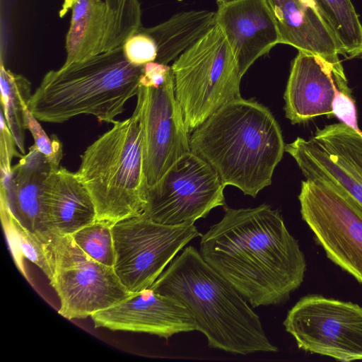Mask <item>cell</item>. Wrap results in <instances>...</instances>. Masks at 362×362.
<instances>
[{
	"instance_id": "6da1fadb",
	"label": "cell",
	"mask_w": 362,
	"mask_h": 362,
	"mask_svg": "<svg viewBox=\"0 0 362 362\" xmlns=\"http://www.w3.org/2000/svg\"><path fill=\"white\" fill-rule=\"evenodd\" d=\"M199 253L252 308L286 302L302 284L305 257L278 210L226 208L201 235Z\"/></svg>"
},
{
	"instance_id": "7a4b0ae2",
	"label": "cell",
	"mask_w": 362,
	"mask_h": 362,
	"mask_svg": "<svg viewBox=\"0 0 362 362\" xmlns=\"http://www.w3.org/2000/svg\"><path fill=\"white\" fill-rule=\"evenodd\" d=\"M149 288L180 301L210 348L240 355L278 351L248 302L193 246L174 258Z\"/></svg>"
},
{
	"instance_id": "3957f363",
	"label": "cell",
	"mask_w": 362,
	"mask_h": 362,
	"mask_svg": "<svg viewBox=\"0 0 362 362\" xmlns=\"http://www.w3.org/2000/svg\"><path fill=\"white\" fill-rule=\"evenodd\" d=\"M189 146L225 186L252 197L271 185L285 151L281 128L270 110L242 98L222 106L194 130Z\"/></svg>"
},
{
	"instance_id": "277c9868",
	"label": "cell",
	"mask_w": 362,
	"mask_h": 362,
	"mask_svg": "<svg viewBox=\"0 0 362 362\" xmlns=\"http://www.w3.org/2000/svg\"><path fill=\"white\" fill-rule=\"evenodd\" d=\"M144 66L126 58L122 46L48 71L28 102L41 122L62 123L79 115L114 123L136 95Z\"/></svg>"
},
{
	"instance_id": "5b68a950",
	"label": "cell",
	"mask_w": 362,
	"mask_h": 362,
	"mask_svg": "<svg viewBox=\"0 0 362 362\" xmlns=\"http://www.w3.org/2000/svg\"><path fill=\"white\" fill-rule=\"evenodd\" d=\"M112 124L81 156L76 173L93 199L96 220L113 225L141 214L146 185L138 111Z\"/></svg>"
},
{
	"instance_id": "8992f818",
	"label": "cell",
	"mask_w": 362,
	"mask_h": 362,
	"mask_svg": "<svg viewBox=\"0 0 362 362\" xmlns=\"http://www.w3.org/2000/svg\"><path fill=\"white\" fill-rule=\"evenodd\" d=\"M171 68L175 97L189 134L222 106L241 98L243 76L216 25L180 54Z\"/></svg>"
},
{
	"instance_id": "52a82bcc",
	"label": "cell",
	"mask_w": 362,
	"mask_h": 362,
	"mask_svg": "<svg viewBox=\"0 0 362 362\" xmlns=\"http://www.w3.org/2000/svg\"><path fill=\"white\" fill-rule=\"evenodd\" d=\"M53 260L49 280L60 301L58 313L68 320L83 319L129 298L113 267L84 252L71 235L51 232L45 238Z\"/></svg>"
},
{
	"instance_id": "ba28073f",
	"label": "cell",
	"mask_w": 362,
	"mask_h": 362,
	"mask_svg": "<svg viewBox=\"0 0 362 362\" xmlns=\"http://www.w3.org/2000/svg\"><path fill=\"white\" fill-rule=\"evenodd\" d=\"M225 187L215 170L189 151L146 188L141 216L165 226L194 224L213 209L225 206Z\"/></svg>"
},
{
	"instance_id": "9c48e42d",
	"label": "cell",
	"mask_w": 362,
	"mask_h": 362,
	"mask_svg": "<svg viewBox=\"0 0 362 362\" xmlns=\"http://www.w3.org/2000/svg\"><path fill=\"white\" fill-rule=\"evenodd\" d=\"M115 251L113 267L131 293L149 288L175 256L201 236L194 224L165 226L136 216L112 225Z\"/></svg>"
},
{
	"instance_id": "30bf717a",
	"label": "cell",
	"mask_w": 362,
	"mask_h": 362,
	"mask_svg": "<svg viewBox=\"0 0 362 362\" xmlns=\"http://www.w3.org/2000/svg\"><path fill=\"white\" fill-rule=\"evenodd\" d=\"M283 325L300 349L339 361L362 360V307L308 295L288 311Z\"/></svg>"
},
{
	"instance_id": "8fae6325",
	"label": "cell",
	"mask_w": 362,
	"mask_h": 362,
	"mask_svg": "<svg viewBox=\"0 0 362 362\" xmlns=\"http://www.w3.org/2000/svg\"><path fill=\"white\" fill-rule=\"evenodd\" d=\"M305 180L323 181L362 216V132L341 122L317 129L285 146Z\"/></svg>"
},
{
	"instance_id": "7c38bea8",
	"label": "cell",
	"mask_w": 362,
	"mask_h": 362,
	"mask_svg": "<svg viewBox=\"0 0 362 362\" xmlns=\"http://www.w3.org/2000/svg\"><path fill=\"white\" fill-rule=\"evenodd\" d=\"M298 200L302 218L327 257L362 284V216L319 180L302 181Z\"/></svg>"
},
{
	"instance_id": "4fadbf2b",
	"label": "cell",
	"mask_w": 362,
	"mask_h": 362,
	"mask_svg": "<svg viewBox=\"0 0 362 362\" xmlns=\"http://www.w3.org/2000/svg\"><path fill=\"white\" fill-rule=\"evenodd\" d=\"M143 132L146 187L155 185L183 155L191 151L189 136L175 94L173 70L158 87L139 85L136 94Z\"/></svg>"
},
{
	"instance_id": "5bb4252c",
	"label": "cell",
	"mask_w": 362,
	"mask_h": 362,
	"mask_svg": "<svg viewBox=\"0 0 362 362\" xmlns=\"http://www.w3.org/2000/svg\"><path fill=\"white\" fill-rule=\"evenodd\" d=\"M339 92L351 94L341 61L298 51L284 93L286 117L292 124L322 115L330 117L332 103Z\"/></svg>"
},
{
	"instance_id": "9a60e30c",
	"label": "cell",
	"mask_w": 362,
	"mask_h": 362,
	"mask_svg": "<svg viewBox=\"0 0 362 362\" xmlns=\"http://www.w3.org/2000/svg\"><path fill=\"white\" fill-rule=\"evenodd\" d=\"M95 327L144 332L168 339L196 330L194 320L178 300L148 288L91 316Z\"/></svg>"
},
{
	"instance_id": "2e32d148",
	"label": "cell",
	"mask_w": 362,
	"mask_h": 362,
	"mask_svg": "<svg viewBox=\"0 0 362 362\" xmlns=\"http://www.w3.org/2000/svg\"><path fill=\"white\" fill-rule=\"evenodd\" d=\"M216 25L224 35L242 76L279 43L267 0H228L218 4Z\"/></svg>"
},
{
	"instance_id": "e0dca14e",
	"label": "cell",
	"mask_w": 362,
	"mask_h": 362,
	"mask_svg": "<svg viewBox=\"0 0 362 362\" xmlns=\"http://www.w3.org/2000/svg\"><path fill=\"white\" fill-rule=\"evenodd\" d=\"M274 19L279 43L298 51L339 61L344 48L320 14L314 0H267Z\"/></svg>"
},
{
	"instance_id": "ac0fdd59",
	"label": "cell",
	"mask_w": 362,
	"mask_h": 362,
	"mask_svg": "<svg viewBox=\"0 0 362 362\" xmlns=\"http://www.w3.org/2000/svg\"><path fill=\"white\" fill-rule=\"evenodd\" d=\"M42 206L49 232L72 235L96 220L93 199L76 173L52 168L42 193Z\"/></svg>"
},
{
	"instance_id": "d6986e66",
	"label": "cell",
	"mask_w": 362,
	"mask_h": 362,
	"mask_svg": "<svg viewBox=\"0 0 362 362\" xmlns=\"http://www.w3.org/2000/svg\"><path fill=\"white\" fill-rule=\"evenodd\" d=\"M52 170L44 155L34 144L27 154L12 167L10 179L1 181L14 216L28 229L45 238L51 233L45 225L42 193Z\"/></svg>"
},
{
	"instance_id": "ffe728a7",
	"label": "cell",
	"mask_w": 362,
	"mask_h": 362,
	"mask_svg": "<svg viewBox=\"0 0 362 362\" xmlns=\"http://www.w3.org/2000/svg\"><path fill=\"white\" fill-rule=\"evenodd\" d=\"M69 11L71 15L63 66L105 52L107 33V8L104 1L63 0L59 16Z\"/></svg>"
},
{
	"instance_id": "44dd1931",
	"label": "cell",
	"mask_w": 362,
	"mask_h": 362,
	"mask_svg": "<svg viewBox=\"0 0 362 362\" xmlns=\"http://www.w3.org/2000/svg\"><path fill=\"white\" fill-rule=\"evenodd\" d=\"M216 25V13L208 10L175 13L167 21L142 30L157 48L156 62L168 65Z\"/></svg>"
},
{
	"instance_id": "7402d4cb",
	"label": "cell",
	"mask_w": 362,
	"mask_h": 362,
	"mask_svg": "<svg viewBox=\"0 0 362 362\" xmlns=\"http://www.w3.org/2000/svg\"><path fill=\"white\" fill-rule=\"evenodd\" d=\"M1 217L16 260L20 267L25 257L37 266L49 280L54 273L49 246L36 233L25 227L12 212L5 190L1 188Z\"/></svg>"
},
{
	"instance_id": "603a6c76",
	"label": "cell",
	"mask_w": 362,
	"mask_h": 362,
	"mask_svg": "<svg viewBox=\"0 0 362 362\" xmlns=\"http://www.w3.org/2000/svg\"><path fill=\"white\" fill-rule=\"evenodd\" d=\"M1 110L18 149L25 155V108L32 95L30 83L24 76L6 69L1 63Z\"/></svg>"
},
{
	"instance_id": "cb8c5ba5",
	"label": "cell",
	"mask_w": 362,
	"mask_h": 362,
	"mask_svg": "<svg viewBox=\"0 0 362 362\" xmlns=\"http://www.w3.org/2000/svg\"><path fill=\"white\" fill-rule=\"evenodd\" d=\"M320 14L340 41L346 56L362 54V24L351 0H314Z\"/></svg>"
},
{
	"instance_id": "d4e9b609",
	"label": "cell",
	"mask_w": 362,
	"mask_h": 362,
	"mask_svg": "<svg viewBox=\"0 0 362 362\" xmlns=\"http://www.w3.org/2000/svg\"><path fill=\"white\" fill-rule=\"evenodd\" d=\"M107 8V33L105 52L122 46L141 27L139 0H104Z\"/></svg>"
},
{
	"instance_id": "484cf974",
	"label": "cell",
	"mask_w": 362,
	"mask_h": 362,
	"mask_svg": "<svg viewBox=\"0 0 362 362\" xmlns=\"http://www.w3.org/2000/svg\"><path fill=\"white\" fill-rule=\"evenodd\" d=\"M112 224L95 220L73 233L76 245L95 261L113 267L115 251L112 235Z\"/></svg>"
},
{
	"instance_id": "4316f807",
	"label": "cell",
	"mask_w": 362,
	"mask_h": 362,
	"mask_svg": "<svg viewBox=\"0 0 362 362\" xmlns=\"http://www.w3.org/2000/svg\"><path fill=\"white\" fill-rule=\"evenodd\" d=\"M24 119L25 128L31 133L37 149L46 158L52 168H59L62 159L63 150L62 143L57 136H47L38 122L39 120L28 110V106L25 108Z\"/></svg>"
},
{
	"instance_id": "83f0119b",
	"label": "cell",
	"mask_w": 362,
	"mask_h": 362,
	"mask_svg": "<svg viewBox=\"0 0 362 362\" xmlns=\"http://www.w3.org/2000/svg\"><path fill=\"white\" fill-rule=\"evenodd\" d=\"M123 52L129 62L144 66L156 62L157 48L153 38L142 30V27L130 35L122 45Z\"/></svg>"
},
{
	"instance_id": "f1b7e54d",
	"label": "cell",
	"mask_w": 362,
	"mask_h": 362,
	"mask_svg": "<svg viewBox=\"0 0 362 362\" xmlns=\"http://www.w3.org/2000/svg\"><path fill=\"white\" fill-rule=\"evenodd\" d=\"M0 133V167L1 180L8 181L12 173L11 160L14 156L21 158L23 155L16 151V144L11 132L2 110H1Z\"/></svg>"
},
{
	"instance_id": "f546056e",
	"label": "cell",
	"mask_w": 362,
	"mask_h": 362,
	"mask_svg": "<svg viewBox=\"0 0 362 362\" xmlns=\"http://www.w3.org/2000/svg\"><path fill=\"white\" fill-rule=\"evenodd\" d=\"M332 113L341 123L359 130L355 100L351 94L339 92L332 103Z\"/></svg>"
},
{
	"instance_id": "4dcf8cb0",
	"label": "cell",
	"mask_w": 362,
	"mask_h": 362,
	"mask_svg": "<svg viewBox=\"0 0 362 362\" xmlns=\"http://www.w3.org/2000/svg\"><path fill=\"white\" fill-rule=\"evenodd\" d=\"M171 66L152 62L146 64L140 77L139 85L146 87H158L165 81Z\"/></svg>"
},
{
	"instance_id": "1f68e13d",
	"label": "cell",
	"mask_w": 362,
	"mask_h": 362,
	"mask_svg": "<svg viewBox=\"0 0 362 362\" xmlns=\"http://www.w3.org/2000/svg\"><path fill=\"white\" fill-rule=\"evenodd\" d=\"M217 4L218 3H221V2H223V1H228V0H216Z\"/></svg>"
}]
</instances>
